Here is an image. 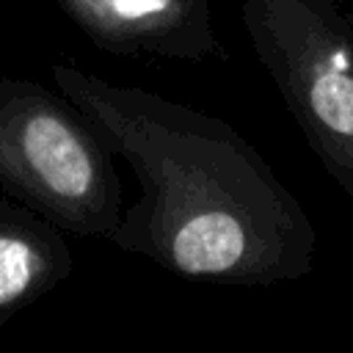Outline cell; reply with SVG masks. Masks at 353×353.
Wrapping results in <instances>:
<instances>
[{
  "label": "cell",
  "instance_id": "cell-1",
  "mask_svg": "<svg viewBox=\"0 0 353 353\" xmlns=\"http://www.w3.org/2000/svg\"><path fill=\"white\" fill-rule=\"evenodd\" d=\"M55 88L141 185L110 243L218 284L270 287L312 270L317 232L265 157L223 119L55 63Z\"/></svg>",
  "mask_w": 353,
  "mask_h": 353
},
{
  "label": "cell",
  "instance_id": "cell-2",
  "mask_svg": "<svg viewBox=\"0 0 353 353\" xmlns=\"http://www.w3.org/2000/svg\"><path fill=\"white\" fill-rule=\"evenodd\" d=\"M0 190L80 237L121 221L110 146L61 91L22 77H0Z\"/></svg>",
  "mask_w": 353,
  "mask_h": 353
},
{
  "label": "cell",
  "instance_id": "cell-3",
  "mask_svg": "<svg viewBox=\"0 0 353 353\" xmlns=\"http://www.w3.org/2000/svg\"><path fill=\"white\" fill-rule=\"evenodd\" d=\"M240 14L306 143L353 201V17L336 0H243Z\"/></svg>",
  "mask_w": 353,
  "mask_h": 353
},
{
  "label": "cell",
  "instance_id": "cell-4",
  "mask_svg": "<svg viewBox=\"0 0 353 353\" xmlns=\"http://www.w3.org/2000/svg\"><path fill=\"white\" fill-rule=\"evenodd\" d=\"M83 36L113 55L201 61L223 55L210 0H55Z\"/></svg>",
  "mask_w": 353,
  "mask_h": 353
},
{
  "label": "cell",
  "instance_id": "cell-5",
  "mask_svg": "<svg viewBox=\"0 0 353 353\" xmlns=\"http://www.w3.org/2000/svg\"><path fill=\"white\" fill-rule=\"evenodd\" d=\"M74 268L61 226L30 207L0 196V323L28 309Z\"/></svg>",
  "mask_w": 353,
  "mask_h": 353
}]
</instances>
